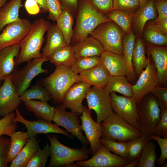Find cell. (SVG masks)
<instances>
[{
	"instance_id": "cell-1",
	"label": "cell",
	"mask_w": 167,
	"mask_h": 167,
	"mask_svg": "<svg viewBox=\"0 0 167 167\" xmlns=\"http://www.w3.org/2000/svg\"><path fill=\"white\" fill-rule=\"evenodd\" d=\"M77 12L70 43L72 45L83 40L102 23L112 21L95 9L88 0H78Z\"/></svg>"
},
{
	"instance_id": "cell-2",
	"label": "cell",
	"mask_w": 167,
	"mask_h": 167,
	"mask_svg": "<svg viewBox=\"0 0 167 167\" xmlns=\"http://www.w3.org/2000/svg\"><path fill=\"white\" fill-rule=\"evenodd\" d=\"M50 23L40 18L33 21L31 28L19 44L20 50L17 59V66L32 59L42 57L40 50L44 40V36Z\"/></svg>"
},
{
	"instance_id": "cell-3",
	"label": "cell",
	"mask_w": 167,
	"mask_h": 167,
	"mask_svg": "<svg viewBox=\"0 0 167 167\" xmlns=\"http://www.w3.org/2000/svg\"><path fill=\"white\" fill-rule=\"evenodd\" d=\"M50 143L51 159L48 167H77L75 162L87 159L90 154L89 149L84 147L72 148L61 143L54 135L46 134Z\"/></svg>"
},
{
	"instance_id": "cell-4",
	"label": "cell",
	"mask_w": 167,
	"mask_h": 167,
	"mask_svg": "<svg viewBox=\"0 0 167 167\" xmlns=\"http://www.w3.org/2000/svg\"><path fill=\"white\" fill-rule=\"evenodd\" d=\"M100 124L101 138L127 142L143 136L140 129L133 127L113 112L102 121Z\"/></svg>"
},
{
	"instance_id": "cell-5",
	"label": "cell",
	"mask_w": 167,
	"mask_h": 167,
	"mask_svg": "<svg viewBox=\"0 0 167 167\" xmlns=\"http://www.w3.org/2000/svg\"><path fill=\"white\" fill-rule=\"evenodd\" d=\"M78 82V75L70 68L61 65L56 66L54 72L44 79L41 84L46 88L55 102L61 104L68 89Z\"/></svg>"
},
{
	"instance_id": "cell-6",
	"label": "cell",
	"mask_w": 167,
	"mask_h": 167,
	"mask_svg": "<svg viewBox=\"0 0 167 167\" xmlns=\"http://www.w3.org/2000/svg\"><path fill=\"white\" fill-rule=\"evenodd\" d=\"M125 33L111 21L102 23L89 35L98 40L105 51L123 55L122 41Z\"/></svg>"
},
{
	"instance_id": "cell-7",
	"label": "cell",
	"mask_w": 167,
	"mask_h": 167,
	"mask_svg": "<svg viewBox=\"0 0 167 167\" xmlns=\"http://www.w3.org/2000/svg\"><path fill=\"white\" fill-rule=\"evenodd\" d=\"M139 123L143 135L149 136L159 121L161 110L152 93L144 96L137 105Z\"/></svg>"
},
{
	"instance_id": "cell-8",
	"label": "cell",
	"mask_w": 167,
	"mask_h": 167,
	"mask_svg": "<svg viewBox=\"0 0 167 167\" xmlns=\"http://www.w3.org/2000/svg\"><path fill=\"white\" fill-rule=\"evenodd\" d=\"M48 61L46 58H36L27 62V65L11 75V79L18 95L20 96L30 86V83L38 75L47 73V69L42 67L43 63Z\"/></svg>"
},
{
	"instance_id": "cell-9",
	"label": "cell",
	"mask_w": 167,
	"mask_h": 167,
	"mask_svg": "<svg viewBox=\"0 0 167 167\" xmlns=\"http://www.w3.org/2000/svg\"><path fill=\"white\" fill-rule=\"evenodd\" d=\"M113 109L131 126L140 130L139 123L137 104L132 97L117 95L115 92L110 93Z\"/></svg>"
},
{
	"instance_id": "cell-10",
	"label": "cell",
	"mask_w": 167,
	"mask_h": 167,
	"mask_svg": "<svg viewBox=\"0 0 167 167\" xmlns=\"http://www.w3.org/2000/svg\"><path fill=\"white\" fill-rule=\"evenodd\" d=\"M86 98L88 109L94 110L96 113L97 122L100 123L113 112L110 93L104 88L91 87Z\"/></svg>"
},
{
	"instance_id": "cell-11",
	"label": "cell",
	"mask_w": 167,
	"mask_h": 167,
	"mask_svg": "<svg viewBox=\"0 0 167 167\" xmlns=\"http://www.w3.org/2000/svg\"><path fill=\"white\" fill-rule=\"evenodd\" d=\"M54 114L53 121L58 126L63 127L67 132L76 137L82 143L84 147H87L89 142L82 132L78 114L71 111L68 112L65 109L58 105L54 108Z\"/></svg>"
},
{
	"instance_id": "cell-12",
	"label": "cell",
	"mask_w": 167,
	"mask_h": 167,
	"mask_svg": "<svg viewBox=\"0 0 167 167\" xmlns=\"http://www.w3.org/2000/svg\"><path fill=\"white\" fill-rule=\"evenodd\" d=\"M148 62L146 68L139 76L136 83L131 85L133 98L137 104L147 94L151 93L158 85V79L157 69L152 59L148 57Z\"/></svg>"
},
{
	"instance_id": "cell-13",
	"label": "cell",
	"mask_w": 167,
	"mask_h": 167,
	"mask_svg": "<svg viewBox=\"0 0 167 167\" xmlns=\"http://www.w3.org/2000/svg\"><path fill=\"white\" fill-rule=\"evenodd\" d=\"M15 111V117L14 120L25 125L29 139L36 136L38 134H47L51 133L62 134L70 139L73 138L72 135L61 129L56 124L41 119L35 121L28 120L22 115L18 107Z\"/></svg>"
},
{
	"instance_id": "cell-14",
	"label": "cell",
	"mask_w": 167,
	"mask_h": 167,
	"mask_svg": "<svg viewBox=\"0 0 167 167\" xmlns=\"http://www.w3.org/2000/svg\"><path fill=\"white\" fill-rule=\"evenodd\" d=\"M130 161L112 153L101 144L99 148L91 158L77 161L75 164L77 167H125Z\"/></svg>"
},
{
	"instance_id": "cell-15",
	"label": "cell",
	"mask_w": 167,
	"mask_h": 167,
	"mask_svg": "<svg viewBox=\"0 0 167 167\" xmlns=\"http://www.w3.org/2000/svg\"><path fill=\"white\" fill-rule=\"evenodd\" d=\"M32 25V23L28 19H21L6 26L0 33V50L19 44L30 30Z\"/></svg>"
},
{
	"instance_id": "cell-16",
	"label": "cell",
	"mask_w": 167,
	"mask_h": 167,
	"mask_svg": "<svg viewBox=\"0 0 167 167\" xmlns=\"http://www.w3.org/2000/svg\"><path fill=\"white\" fill-rule=\"evenodd\" d=\"M92 113L91 110L84 106L82 115H79V117L82 122L81 129L90 145V154L93 155L101 146V130L100 123L95 122L92 118Z\"/></svg>"
},
{
	"instance_id": "cell-17",
	"label": "cell",
	"mask_w": 167,
	"mask_h": 167,
	"mask_svg": "<svg viewBox=\"0 0 167 167\" xmlns=\"http://www.w3.org/2000/svg\"><path fill=\"white\" fill-rule=\"evenodd\" d=\"M0 87V118L14 112L22 102L16 92L11 75L7 77Z\"/></svg>"
},
{
	"instance_id": "cell-18",
	"label": "cell",
	"mask_w": 167,
	"mask_h": 167,
	"mask_svg": "<svg viewBox=\"0 0 167 167\" xmlns=\"http://www.w3.org/2000/svg\"><path fill=\"white\" fill-rule=\"evenodd\" d=\"M91 87L90 84L82 82L74 84L65 93L60 106L65 109L68 108L78 115L81 114L84 108L83 100Z\"/></svg>"
},
{
	"instance_id": "cell-19",
	"label": "cell",
	"mask_w": 167,
	"mask_h": 167,
	"mask_svg": "<svg viewBox=\"0 0 167 167\" xmlns=\"http://www.w3.org/2000/svg\"><path fill=\"white\" fill-rule=\"evenodd\" d=\"M144 43L148 53L151 56L157 70L158 85L166 87L167 84V47L147 42Z\"/></svg>"
},
{
	"instance_id": "cell-20",
	"label": "cell",
	"mask_w": 167,
	"mask_h": 167,
	"mask_svg": "<svg viewBox=\"0 0 167 167\" xmlns=\"http://www.w3.org/2000/svg\"><path fill=\"white\" fill-rule=\"evenodd\" d=\"M20 50L19 44L0 50V81L11 75L16 69L17 59Z\"/></svg>"
},
{
	"instance_id": "cell-21",
	"label": "cell",
	"mask_w": 167,
	"mask_h": 167,
	"mask_svg": "<svg viewBox=\"0 0 167 167\" xmlns=\"http://www.w3.org/2000/svg\"><path fill=\"white\" fill-rule=\"evenodd\" d=\"M101 64L107 70L111 76H127L128 68L123 55L105 51L100 56Z\"/></svg>"
},
{
	"instance_id": "cell-22",
	"label": "cell",
	"mask_w": 167,
	"mask_h": 167,
	"mask_svg": "<svg viewBox=\"0 0 167 167\" xmlns=\"http://www.w3.org/2000/svg\"><path fill=\"white\" fill-rule=\"evenodd\" d=\"M78 75L79 82L102 88L105 87L111 77L109 71L102 64Z\"/></svg>"
},
{
	"instance_id": "cell-23",
	"label": "cell",
	"mask_w": 167,
	"mask_h": 167,
	"mask_svg": "<svg viewBox=\"0 0 167 167\" xmlns=\"http://www.w3.org/2000/svg\"><path fill=\"white\" fill-rule=\"evenodd\" d=\"M154 0H149L143 6L139 8L133 15L132 28L138 36H140L147 21L156 18V9Z\"/></svg>"
},
{
	"instance_id": "cell-24",
	"label": "cell",
	"mask_w": 167,
	"mask_h": 167,
	"mask_svg": "<svg viewBox=\"0 0 167 167\" xmlns=\"http://www.w3.org/2000/svg\"><path fill=\"white\" fill-rule=\"evenodd\" d=\"M47 31L46 43L42 49L41 54L42 57L48 59L57 50L68 45L56 24L50 23Z\"/></svg>"
},
{
	"instance_id": "cell-25",
	"label": "cell",
	"mask_w": 167,
	"mask_h": 167,
	"mask_svg": "<svg viewBox=\"0 0 167 167\" xmlns=\"http://www.w3.org/2000/svg\"><path fill=\"white\" fill-rule=\"evenodd\" d=\"M75 58L92 56H100L105 50L99 41L92 36L73 45Z\"/></svg>"
},
{
	"instance_id": "cell-26",
	"label": "cell",
	"mask_w": 167,
	"mask_h": 167,
	"mask_svg": "<svg viewBox=\"0 0 167 167\" xmlns=\"http://www.w3.org/2000/svg\"><path fill=\"white\" fill-rule=\"evenodd\" d=\"M22 0H10L0 9V33L7 25L19 20V12Z\"/></svg>"
},
{
	"instance_id": "cell-27",
	"label": "cell",
	"mask_w": 167,
	"mask_h": 167,
	"mask_svg": "<svg viewBox=\"0 0 167 167\" xmlns=\"http://www.w3.org/2000/svg\"><path fill=\"white\" fill-rule=\"evenodd\" d=\"M145 43L140 36L135 41L132 56V64L136 75L139 76L147 67L148 58L145 56Z\"/></svg>"
},
{
	"instance_id": "cell-28",
	"label": "cell",
	"mask_w": 167,
	"mask_h": 167,
	"mask_svg": "<svg viewBox=\"0 0 167 167\" xmlns=\"http://www.w3.org/2000/svg\"><path fill=\"white\" fill-rule=\"evenodd\" d=\"M24 103L28 111L33 112L36 118L50 122L52 121L54 108L47 102L33 100L24 102Z\"/></svg>"
},
{
	"instance_id": "cell-29",
	"label": "cell",
	"mask_w": 167,
	"mask_h": 167,
	"mask_svg": "<svg viewBox=\"0 0 167 167\" xmlns=\"http://www.w3.org/2000/svg\"><path fill=\"white\" fill-rule=\"evenodd\" d=\"M39 140L36 136L29 139L11 163L10 167H26L28 163L39 148Z\"/></svg>"
},
{
	"instance_id": "cell-30",
	"label": "cell",
	"mask_w": 167,
	"mask_h": 167,
	"mask_svg": "<svg viewBox=\"0 0 167 167\" xmlns=\"http://www.w3.org/2000/svg\"><path fill=\"white\" fill-rule=\"evenodd\" d=\"M48 59L56 66L62 65L70 68L76 59L73 45L69 44L59 49Z\"/></svg>"
},
{
	"instance_id": "cell-31",
	"label": "cell",
	"mask_w": 167,
	"mask_h": 167,
	"mask_svg": "<svg viewBox=\"0 0 167 167\" xmlns=\"http://www.w3.org/2000/svg\"><path fill=\"white\" fill-rule=\"evenodd\" d=\"M56 21V25L62 33L66 43L68 45L70 44L73 33V12L67 8L62 10Z\"/></svg>"
},
{
	"instance_id": "cell-32",
	"label": "cell",
	"mask_w": 167,
	"mask_h": 167,
	"mask_svg": "<svg viewBox=\"0 0 167 167\" xmlns=\"http://www.w3.org/2000/svg\"><path fill=\"white\" fill-rule=\"evenodd\" d=\"M135 36L133 31L126 34L122 41L123 56L127 65L128 72L127 76L128 80L133 81L136 75L132 64V56Z\"/></svg>"
},
{
	"instance_id": "cell-33",
	"label": "cell",
	"mask_w": 167,
	"mask_h": 167,
	"mask_svg": "<svg viewBox=\"0 0 167 167\" xmlns=\"http://www.w3.org/2000/svg\"><path fill=\"white\" fill-rule=\"evenodd\" d=\"M107 92H116L127 97H132L133 92L131 85L124 76H111L104 88Z\"/></svg>"
},
{
	"instance_id": "cell-34",
	"label": "cell",
	"mask_w": 167,
	"mask_h": 167,
	"mask_svg": "<svg viewBox=\"0 0 167 167\" xmlns=\"http://www.w3.org/2000/svg\"><path fill=\"white\" fill-rule=\"evenodd\" d=\"M11 143L7 157L8 163H11L24 146L29 138L27 132L15 131L9 136Z\"/></svg>"
},
{
	"instance_id": "cell-35",
	"label": "cell",
	"mask_w": 167,
	"mask_h": 167,
	"mask_svg": "<svg viewBox=\"0 0 167 167\" xmlns=\"http://www.w3.org/2000/svg\"><path fill=\"white\" fill-rule=\"evenodd\" d=\"M133 15L113 9L107 13L105 16L116 23L127 34L133 31L131 23Z\"/></svg>"
},
{
	"instance_id": "cell-36",
	"label": "cell",
	"mask_w": 167,
	"mask_h": 167,
	"mask_svg": "<svg viewBox=\"0 0 167 167\" xmlns=\"http://www.w3.org/2000/svg\"><path fill=\"white\" fill-rule=\"evenodd\" d=\"M22 101L25 102L30 100H38L48 102L52 97L46 88L41 84L33 86L27 89L20 96Z\"/></svg>"
},
{
	"instance_id": "cell-37",
	"label": "cell",
	"mask_w": 167,
	"mask_h": 167,
	"mask_svg": "<svg viewBox=\"0 0 167 167\" xmlns=\"http://www.w3.org/2000/svg\"><path fill=\"white\" fill-rule=\"evenodd\" d=\"M101 64L100 56L79 57L76 58L70 69L75 74L78 75L91 70Z\"/></svg>"
},
{
	"instance_id": "cell-38",
	"label": "cell",
	"mask_w": 167,
	"mask_h": 167,
	"mask_svg": "<svg viewBox=\"0 0 167 167\" xmlns=\"http://www.w3.org/2000/svg\"><path fill=\"white\" fill-rule=\"evenodd\" d=\"M143 33L146 42L158 45L167 44V35L157 28L151 22L145 24Z\"/></svg>"
},
{
	"instance_id": "cell-39",
	"label": "cell",
	"mask_w": 167,
	"mask_h": 167,
	"mask_svg": "<svg viewBox=\"0 0 167 167\" xmlns=\"http://www.w3.org/2000/svg\"><path fill=\"white\" fill-rule=\"evenodd\" d=\"M157 159L156 144L150 140L141 152L137 167H154Z\"/></svg>"
},
{
	"instance_id": "cell-40",
	"label": "cell",
	"mask_w": 167,
	"mask_h": 167,
	"mask_svg": "<svg viewBox=\"0 0 167 167\" xmlns=\"http://www.w3.org/2000/svg\"><path fill=\"white\" fill-rule=\"evenodd\" d=\"M100 143L109 151L122 157L128 159V150L130 141L117 142L115 141L101 138Z\"/></svg>"
},
{
	"instance_id": "cell-41",
	"label": "cell",
	"mask_w": 167,
	"mask_h": 167,
	"mask_svg": "<svg viewBox=\"0 0 167 167\" xmlns=\"http://www.w3.org/2000/svg\"><path fill=\"white\" fill-rule=\"evenodd\" d=\"M50 154V146L47 143L43 149L38 148L26 167H45Z\"/></svg>"
},
{
	"instance_id": "cell-42",
	"label": "cell",
	"mask_w": 167,
	"mask_h": 167,
	"mask_svg": "<svg viewBox=\"0 0 167 167\" xmlns=\"http://www.w3.org/2000/svg\"><path fill=\"white\" fill-rule=\"evenodd\" d=\"M150 140L149 136L143 135L130 141L128 150V159L130 161L139 157L144 147Z\"/></svg>"
},
{
	"instance_id": "cell-43",
	"label": "cell",
	"mask_w": 167,
	"mask_h": 167,
	"mask_svg": "<svg viewBox=\"0 0 167 167\" xmlns=\"http://www.w3.org/2000/svg\"><path fill=\"white\" fill-rule=\"evenodd\" d=\"M15 113L13 112L1 118L0 119V136L4 135L10 136L16 131L17 122L14 120Z\"/></svg>"
},
{
	"instance_id": "cell-44",
	"label": "cell",
	"mask_w": 167,
	"mask_h": 167,
	"mask_svg": "<svg viewBox=\"0 0 167 167\" xmlns=\"http://www.w3.org/2000/svg\"><path fill=\"white\" fill-rule=\"evenodd\" d=\"M113 9L134 14L140 7L137 0H113Z\"/></svg>"
},
{
	"instance_id": "cell-45",
	"label": "cell",
	"mask_w": 167,
	"mask_h": 167,
	"mask_svg": "<svg viewBox=\"0 0 167 167\" xmlns=\"http://www.w3.org/2000/svg\"><path fill=\"white\" fill-rule=\"evenodd\" d=\"M152 134L161 137L167 138V109L161 110L160 120Z\"/></svg>"
},
{
	"instance_id": "cell-46",
	"label": "cell",
	"mask_w": 167,
	"mask_h": 167,
	"mask_svg": "<svg viewBox=\"0 0 167 167\" xmlns=\"http://www.w3.org/2000/svg\"><path fill=\"white\" fill-rule=\"evenodd\" d=\"M48 8V19L56 21L62 11L59 0H46Z\"/></svg>"
},
{
	"instance_id": "cell-47",
	"label": "cell",
	"mask_w": 167,
	"mask_h": 167,
	"mask_svg": "<svg viewBox=\"0 0 167 167\" xmlns=\"http://www.w3.org/2000/svg\"><path fill=\"white\" fill-rule=\"evenodd\" d=\"M11 143L10 138L0 136V167H7V161Z\"/></svg>"
},
{
	"instance_id": "cell-48",
	"label": "cell",
	"mask_w": 167,
	"mask_h": 167,
	"mask_svg": "<svg viewBox=\"0 0 167 167\" xmlns=\"http://www.w3.org/2000/svg\"><path fill=\"white\" fill-rule=\"evenodd\" d=\"M149 137L150 140L156 141L159 145L161 154L157 160V164L162 165L167 158V138L161 137L153 134L150 135Z\"/></svg>"
},
{
	"instance_id": "cell-49",
	"label": "cell",
	"mask_w": 167,
	"mask_h": 167,
	"mask_svg": "<svg viewBox=\"0 0 167 167\" xmlns=\"http://www.w3.org/2000/svg\"><path fill=\"white\" fill-rule=\"evenodd\" d=\"M156 98L161 109H167V88L157 85L151 92Z\"/></svg>"
},
{
	"instance_id": "cell-50",
	"label": "cell",
	"mask_w": 167,
	"mask_h": 167,
	"mask_svg": "<svg viewBox=\"0 0 167 167\" xmlns=\"http://www.w3.org/2000/svg\"><path fill=\"white\" fill-rule=\"evenodd\" d=\"M92 6L104 15L113 9V0H88Z\"/></svg>"
},
{
	"instance_id": "cell-51",
	"label": "cell",
	"mask_w": 167,
	"mask_h": 167,
	"mask_svg": "<svg viewBox=\"0 0 167 167\" xmlns=\"http://www.w3.org/2000/svg\"><path fill=\"white\" fill-rule=\"evenodd\" d=\"M153 3L158 14V16L156 19L160 20L167 17V1L154 0Z\"/></svg>"
},
{
	"instance_id": "cell-52",
	"label": "cell",
	"mask_w": 167,
	"mask_h": 167,
	"mask_svg": "<svg viewBox=\"0 0 167 167\" xmlns=\"http://www.w3.org/2000/svg\"><path fill=\"white\" fill-rule=\"evenodd\" d=\"M24 6L28 13L30 15H36L41 11L39 5L35 0H26Z\"/></svg>"
},
{
	"instance_id": "cell-53",
	"label": "cell",
	"mask_w": 167,
	"mask_h": 167,
	"mask_svg": "<svg viewBox=\"0 0 167 167\" xmlns=\"http://www.w3.org/2000/svg\"><path fill=\"white\" fill-rule=\"evenodd\" d=\"M62 10L67 8L70 10L74 13L77 12L78 6V0H59Z\"/></svg>"
},
{
	"instance_id": "cell-54",
	"label": "cell",
	"mask_w": 167,
	"mask_h": 167,
	"mask_svg": "<svg viewBox=\"0 0 167 167\" xmlns=\"http://www.w3.org/2000/svg\"><path fill=\"white\" fill-rule=\"evenodd\" d=\"M154 26L164 34L167 35V17L151 21Z\"/></svg>"
},
{
	"instance_id": "cell-55",
	"label": "cell",
	"mask_w": 167,
	"mask_h": 167,
	"mask_svg": "<svg viewBox=\"0 0 167 167\" xmlns=\"http://www.w3.org/2000/svg\"><path fill=\"white\" fill-rule=\"evenodd\" d=\"M39 5L41 11L43 13L48 12V8L46 0H35Z\"/></svg>"
},
{
	"instance_id": "cell-56",
	"label": "cell",
	"mask_w": 167,
	"mask_h": 167,
	"mask_svg": "<svg viewBox=\"0 0 167 167\" xmlns=\"http://www.w3.org/2000/svg\"><path fill=\"white\" fill-rule=\"evenodd\" d=\"M139 159V157L134 159L131 160L125 167H135L137 166Z\"/></svg>"
},
{
	"instance_id": "cell-57",
	"label": "cell",
	"mask_w": 167,
	"mask_h": 167,
	"mask_svg": "<svg viewBox=\"0 0 167 167\" xmlns=\"http://www.w3.org/2000/svg\"><path fill=\"white\" fill-rule=\"evenodd\" d=\"M149 0H137L140 4V8L144 6Z\"/></svg>"
},
{
	"instance_id": "cell-58",
	"label": "cell",
	"mask_w": 167,
	"mask_h": 167,
	"mask_svg": "<svg viewBox=\"0 0 167 167\" xmlns=\"http://www.w3.org/2000/svg\"><path fill=\"white\" fill-rule=\"evenodd\" d=\"M8 0H0V9L6 3Z\"/></svg>"
},
{
	"instance_id": "cell-59",
	"label": "cell",
	"mask_w": 167,
	"mask_h": 167,
	"mask_svg": "<svg viewBox=\"0 0 167 167\" xmlns=\"http://www.w3.org/2000/svg\"></svg>"
}]
</instances>
